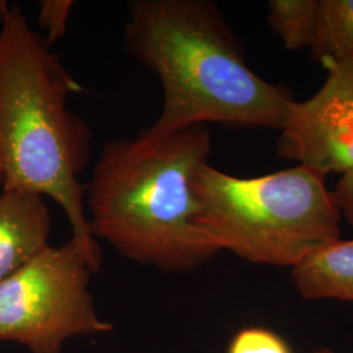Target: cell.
Returning <instances> with one entry per match:
<instances>
[{
    "label": "cell",
    "mask_w": 353,
    "mask_h": 353,
    "mask_svg": "<svg viewBox=\"0 0 353 353\" xmlns=\"http://www.w3.org/2000/svg\"><path fill=\"white\" fill-rule=\"evenodd\" d=\"M127 11L126 50L163 87L161 110L147 132L205 123L280 131L293 99L249 67L214 3L131 0Z\"/></svg>",
    "instance_id": "1"
},
{
    "label": "cell",
    "mask_w": 353,
    "mask_h": 353,
    "mask_svg": "<svg viewBox=\"0 0 353 353\" xmlns=\"http://www.w3.org/2000/svg\"><path fill=\"white\" fill-rule=\"evenodd\" d=\"M85 88L71 75L19 6L0 28V173L7 191L50 198L72 230L71 240L101 268L79 179L90 161L92 131L68 108Z\"/></svg>",
    "instance_id": "2"
},
{
    "label": "cell",
    "mask_w": 353,
    "mask_h": 353,
    "mask_svg": "<svg viewBox=\"0 0 353 353\" xmlns=\"http://www.w3.org/2000/svg\"><path fill=\"white\" fill-rule=\"evenodd\" d=\"M210 152L204 126L109 140L85 185L94 239L135 263L168 272L191 271L214 258L219 250L201 227L192 188Z\"/></svg>",
    "instance_id": "3"
},
{
    "label": "cell",
    "mask_w": 353,
    "mask_h": 353,
    "mask_svg": "<svg viewBox=\"0 0 353 353\" xmlns=\"http://www.w3.org/2000/svg\"><path fill=\"white\" fill-rule=\"evenodd\" d=\"M199 223L221 252L290 267L339 239L341 212L325 176L297 165L265 176H230L203 164L194 178Z\"/></svg>",
    "instance_id": "4"
},
{
    "label": "cell",
    "mask_w": 353,
    "mask_h": 353,
    "mask_svg": "<svg viewBox=\"0 0 353 353\" xmlns=\"http://www.w3.org/2000/svg\"><path fill=\"white\" fill-rule=\"evenodd\" d=\"M88 258L75 241L51 246L0 281V341L30 353H63L77 336L113 332L90 292Z\"/></svg>",
    "instance_id": "5"
},
{
    "label": "cell",
    "mask_w": 353,
    "mask_h": 353,
    "mask_svg": "<svg viewBox=\"0 0 353 353\" xmlns=\"http://www.w3.org/2000/svg\"><path fill=\"white\" fill-rule=\"evenodd\" d=\"M323 85L305 101L292 100L280 128L279 156L321 176L353 170V59L319 61Z\"/></svg>",
    "instance_id": "6"
},
{
    "label": "cell",
    "mask_w": 353,
    "mask_h": 353,
    "mask_svg": "<svg viewBox=\"0 0 353 353\" xmlns=\"http://www.w3.org/2000/svg\"><path fill=\"white\" fill-rule=\"evenodd\" d=\"M50 210L45 198L23 191H0V281L49 246Z\"/></svg>",
    "instance_id": "7"
},
{
    "label": "cell",
    "mask_w": 353,
    "mask_h": 353,
    "mask_svg": "<svg viewBox=\"0 0 353 353\" xmlns=\"http://www.w3.org/2000/svg\"><path fill=\"white\" fill-rule=\"evenodd\" d=\"M292 279L303 299L353 301V240L319 248L292 268Z\"/></svg>",
    "instance_id": "8"
},
{
    "label": "cell",
    "mask_w": 353,
    "mask_h": 353,
    "mask_svg": "<svg viewBox=\"0 0 353 353\" xmlns=\"http://www.w3.org/2000/svg\"><path fill=\"white\" fill-rule=\"evenodd\" d=\"M310 51L316 61L353 59V0H321Z\"/></svg>",
    "instance_id": "9"
},
{
    "label": "cell",
    "mask_w": 353,
    "mask_h": 353,
    "mask_svg": "<svg viewBox=\"0 0 353 353\" xmlns=\"http://www.w3.org/2000/svg\"><path fill=\"white\" fill-rule=\"evenodd\" d=\"M321 0H271L268 24L288 50L310 49L316 36Z\"/></svg>",
    "instance_id": "10"
},
{
    "label": "cell",
    "mask_w": 353,
    "mask_h": 353,
    "mask_svg": "<svg viewBox=\"0 0 353 353\" xmlns=\"http://www.w3.org/2000/svg\"><path fill=\"white\" fill-rule=\"evenodd\" d=\"M227 353H293L288 343L265 327L239 330L229 341Z\"/></svg>",
    "instance_id": "11"
},
{
    "label": "cell",
    "mask_w": 353,
    "mask_h": 353,
    "mask_svg": "<svg viewBox=\"0 0 353 353\" xmlns=\"http://www.w3.org/2000/svg\"><path fill=\"white\" fill-rule=\"evenodd\" d=\"M74 4L71 0L39 1L38 23L46 30L45 39L49 45L64 37Z\"/></svg>",
    "instance_id": "12"
},
{
    "label": "cell",
    "mask_w": 353,
    "mask_h": 353,
    "mask_svg": "<svg viewBox=\"0 0 353 353\" xmlns=\"http://www.w3.org/2000/svg\"><path fill=\"white\" fill-rule=\"evenodd\" d=\"M341 217L353 227V170L341 176L334 191Z\"/></svg>",
    "instance_id": "13"
},
{
    "label": "cell",
    "mask_w": 353,
    "mask_h": 353,
    "mask_svg": "<svg viewBox=\"0 0 353 353\" xmlns=\"http://www.w3.org/2000/svg\"><path fill=\"white\" fill-rule=\"evenodd\" d=\"M12 6H10V3L7 0H0V24L4 21L7 13L10 12Z\"/></svg>",
    "instance_id": "14"
},
{
    "label": "cell",
    "mask_w": 353,
    "mask_h": 353,
    "mask_svg": "<svg viewBox=\"0 0 353 353\" xmlns=\"http://www.w3.org/2000/svg\"><path fill=\"white\" fill-rule=\"evenodd\" d=\"M314 353H335L332 352V351H328V350H319V351H316Z\"/></svg>",
    "instance_id": "15"
},
{
    "label": "cell",
    "mask_w": 353,
    "mask_h": 353,
    "mask_svg": "<svg viewBox=\"0 0 353 353\" xmlns=\"http://www.w3.org/2000/svg\"><path fill=\"white\" fill-rule=\"evenodd\" d=\"M3 188V181H1V173H0V190Z\"/></svg>",
    "instance_id": "16"
}]
</instances>
